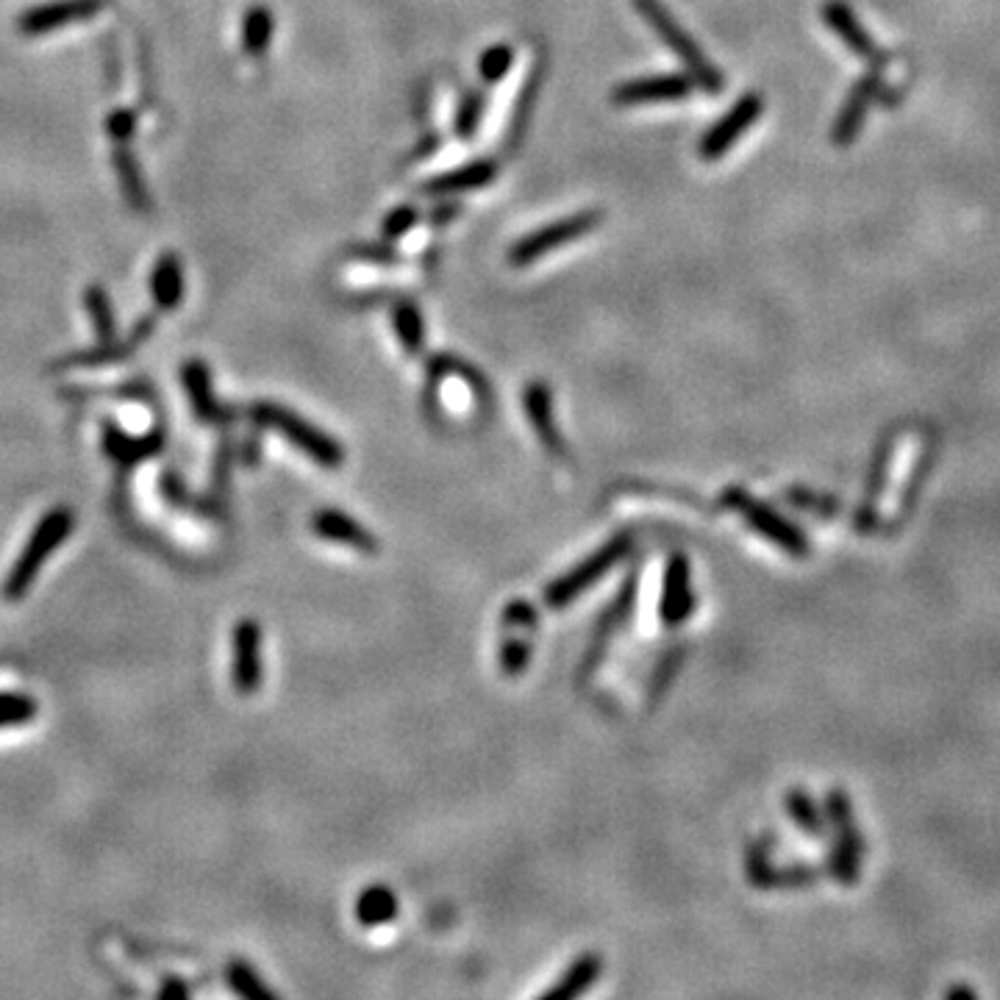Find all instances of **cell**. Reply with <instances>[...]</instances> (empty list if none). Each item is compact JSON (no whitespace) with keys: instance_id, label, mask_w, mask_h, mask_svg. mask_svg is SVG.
Returning a JSON list of instances; mask_svg holds the SVG:
<instances>
[{"instance_id":"obj_13","label":"cell","mask_w":1000,"mask_h":1000,"mask_svg":"<svg viewBox=\"0 0 1000 1000\" xmlns=\"http://www.w3.org/2000/svg\"><path fill=\"white\" fill-rule=\"evenodd\" d=\"M262 631L256 620H240L234 631V687L240 696H253L262 683Z\"/></svg>"},{"instance_id":"obj_30","label":"cell","mask_w":1000,"mask_h":1000,"mask_svg":"<svg viewBox=\"0 0 1000 1000\" xmlns=\"http://www.w3.org/2000/svg\"><path fill=\"white\" fill-rule=\"evenodd\" d=\"M531 662V645L526 640H512L506 636L504 647H501V667H504V676H520L522 670Z\"/></svg>"},{"instance_id":"obj_22","label":"cell","mask_w":1000,"mask_h":1000,"mask_svg":"<svg viewBox=\"0 0 1000 1000\" xmlns=\"http://www.w3.org/2000/svg\"><path fill=\"white\" fill-rule=\"evenodd\" d=\"M273 12L267 7H251L242 20V48L251 56H264L271 50L273 39Z\"/></svg>"},{"instance_id":"obj_4","label":"cell","mask_w":1000,"mask_h":1000,"mask_svg":"<svg viewBox=\"0 0 1000 1000\" xmlns=\"http://www.w3.org/2000/svg\"><path fill=\"white\" fill-rule=\"evenodd\" d=\"M723 504L731 506V509L737 512L745 522H748L754 531H759L765 540H770L773 545H779L781 551H786L790 556L803 559L809 553V542L792 526L786 517H781L779 512H773L767 504L750 497L743 486H728L723 495Z\"/></svg>"},{"instance_id":"obj_9","label":"cell","mask_w":1000,"mask_h":1000,"mask_svg":"<svg viewBox=\"0 0 1000 1000\" xmlns=\"http://www.w3.org/2000/svg\"><path fill=\"white\" fill-rule=\"evenodd\" d=\"M103 9V0H56V3H45V7H34L20 18L18 28L25 36H43L54 34V31L67 28V25L84 23V20L95 18Z\"/></svg>"},{"instance_id":"obj_31","label":"cell","mask_w":1000,"mask_h":1000,"mask_svg":"<svg viewBox=\"0 0 1000 1000\" xmlns=\"http://www.w3.org/2000/svg\"><path fill=\"white\" fill-rule=\"evenodd\" d=\"M134 128H137V114H134L131 108H117V112L108 114L106 131L108 139H112L117 148H126L128 139L134 137Z\"/></svg>"},{"instance_id":"obj_34","label":"cell","mask_w":1000,"mask_h":1000,"mask_svg":"<svg viewBox=\"0 0 1000 1000\" xmlns=\"http://www.w3.org/2000/svg\"><path fill=\"white\" fill-rule=\"evenodd\" d=\"M790 501L797 506H812V509H820L823 506V509H826V517H831L834 512H837V501H834V497H812L809 492L803 490H792Z\"/></svg>"},{"instance_id":"obj_21","label":"cell","mask_w":1000,"mask_h":1000,"mask_svg":"<svg viewBox=\"0 0 1000 1000\" xmlns=\"http://www.w3.org/2000/svg\"><path fill=\"white\" fill-rule=\"evenodd\" d=\"M497 168L495 162H473L468 168H459L453 173L437 175L426 184V192L432 195H445V192H464V189H475V186L492 184L495 179Z\"/></svg>"},{"instance_id":"obj_12","label":"cell","mask_w":1000,"mask_h":1000,"mask_svg":"<svg viewBox=\"0 0 1000 1000\" xmlns=\"http://www.w3.org/2000/svg\"><path fill=\"white\" fill-rule=\"evenodd\" d=\"M881 90H884V84H881L878 70L870 72L867 79H862L857 87H853L851 95H848V101H844L842 108H839L837 123H834V145L844 148V145H851L853 139L859 137L864 120H867L870 103L881 95Z\"/></svg>"},{"instance_id":"obj_27","label":"cell","mask_w":1000,"mask_h":1000,"mask_svg":"<svg viewBox=\"0 0 1000 1000\" xmlns=\"http://www.w3.org/2000/svg\"><path fill=\"white\" fill-rule=\"evenodd\" d=\"M228 984H231V989H234L237 995H242V998H276V992L264 987V984L258 981L256 973L248 965H242V962H234V965L228 967Z\"/></svg>"},{"instance_id":"obj_25","label":"cell","mask_w":1000,"mask_h":1000,"mask_svg":"<svg viewBox=\"0 0 1000 1000\" xmlns=\"http://www.w3.org/2000/svg\"><path fill=\"white\" fill-rule=\"evenodd\" d=\"M786 812H790V817L795 820L797 828H803V831L812 834V837H820L823 817H820V812H817L815 801H812L806 792L792 790L790 795H786Z\"/></svg>"},{"instance_id":"obj_7","label":"cell","mask_w":1000,"mask_h":1000,"mask_svg":"<svg viewBox=\"0 0 1000 1000\" xmlns=\"http://www.w3.org/2000/svg\"><path fill=\"white\" fill-rule=\"evenodd\" d=\"M826 809L831 823L837 826V842H834L831 853V873L839 884H853L859 878V864H862V837L857 831L853 823L851 803L848 795H842L839 790H834L826 801Z\"/></svg>"},{"instance_id":"obj_18","label":"cell","mask_w":1000,"mask_h":1000,"mask_svg":"<svg viewBox=\"0 0 1000 1000\" xmlns=\"http://www.w3.org/2000/svg\"><path fill=\"white\" fill-rule=\"evenodd\" d=\"M600 970H604V962H600V958L595 956V953H587V956L575 958L573 965L567 967V973H564V976L559 978V981L553 984L551 989H545V992H542V998H545V1000L578 998V995H584L589 987H593L595 978H598Z\"/></svg>"},{"instance_id":"obj_26","label":"cell","mask_w":1000,"mask_h":1000,"mask_svg":"<svg viewBox=\"0 0 1000 1000\" xmlns=\"http://www.w3.org/2000/svg\"><path fill=\"white\" fill-rule=\"evenodd\" d=\"M87 309H90V318L95 323L97 336H101L103 345L114 340V314H112V303H108V295L103 292L101 287H90L87 289Z\"/></svg>"},{"instance_id":"obj_33","label":"cell","mask_w":1000,"mask_h":1000,"mask_svg":"<svg viewBox=\"0 0 1000 1000\" xmlns=\"http://www.w3.org/2000/svg\"><path fill=\"white\" fill-rule=\"evenodd\" d=\"M414 222H417V211H414L412 206L395 209L390 217H387V222H383V237H387V240H398L401 234H406Z\"/></svg>"},{"instance_id":"obj_24","label":"cell","mask_w":1000,"mask_h":1000,"mask_svg":"<svg viewBox=\"0 0 1000 1000\" xmlns=\"http://www.w3.org/2000/svg\"><path fill=\"white\" fill-rule=\"evenodd\" d=\"M392 323H395V331L406 350L417 354L426 345V325H423V318L412 303H398L395 312H392Z\"/></svg>"},{"instance_id":"obj_1","label":"cell","mask_w":1000,"mask_h":1000,"mask_svg":"<svg viewBox=\"0 0 1000 1000\" xmlns=\"http://www.w3.org/2000/svg\"><path fill=\"white\" fill-rule=\"evenodd\" d=\"M634 7L636 12L645 18V23L659 34L662 43H665L667 48L683 61V67L692 72L696 84L701 87L703 92H709V95H720V92H723V76H720V70L703 56V50L698 48L696 39L678 25V20L662 7V0H634Z\"/></svg>"},{"instance_id":"obj_11","label":"cell","mask_w":1000,"mask_h":1000,"mask_svg":"<svg viewBox=\"0 0 1000 1000\" xmlns=\"http://www.w3.org/2000/svg\"><path fill=\"white\" fill-rule=\"evenodd\" d=\"M696 611L692 593V567L681 553L670 559L665 570V593H662V620L665 625H681Z\"/></svg>"},{"instance_id":"obj_17","label":"cell","mask_w":1000,"mask_h":1000,"mask_svg":"<svg viewBox=\"0 0 1000 1000\" xmlns=\"http://www.w3.org/2000/svg\"><path fill=\"white\" fill-rule=\"evenodd\" d=\"M893 450H895V434H889V437L881 439V445L875 448L873 468H870V479H867V490H864V501H862V506L857 509V517H853V522H857L859 531H867V528L873 526L875 501H878V495L884 492V486H887L889 464H893Z\"/></svg>"},{"instance_id":"obj_6","label":"cell","mask_w":1000,"mask_h":1000,"mask_svg":"<svg viewBox=\"0 0 1000 1000\" xmlns=\"http://www.w3.org/2000/svg\"><path fill=\"white\" fill-rule=\"evenodd\" d=\"M600 220H604V215H598V211H582V215H570V217H564V220L551 222V226H545V228H540V231H533V234L522 237V240L512 248L509 262L515 264V267H526V264L548 256L551 251L564 248L567 242L589 234L593 228L600 226Z\"/></svg>"},{"instance_id":"obj_29","label":"cell","mask_w":1000,"mask_h":1000,"mask_svg":"<svg viewBox=\"0 0 1000 1000\" xmlns=\"http://www.w3.org/2000/svg\"><path fill=\"white\" fill-rule=\"evenodd\" d=\"M36 714L34 698L18 696V692H3L0 696V725L28 723Z\"/></svg>"},{"instance_id":"obj_5","label":"cell","mask_w":1000,"mask_h":1000,"mask_svg":"<svg viewBox=\"0 0 1000 1000\" xmlns=\"http://www.w3.org/2000/svg\"><path fill=\"white\" fill-rule=\"evenodd\" d=\"M629 548H631L629 533H623V537H614V540L606 542V545L598 548L593 556L584 559L582 564H575L570 573H564L559 582H553L551 587L545 589V604L551 606V609H562V606H567L570 600H575L582 593H587V589L593 587L595 582H600V578H604V575L609 573V570L614 567L620 559H625Z\"/></svg>"},{"instance_id":"obj_15","label":"cell","mask_w":1000,"mask_h":1000,"mask_svg":"<svg viewBox=\"0 0 1000 1000\" xmlns=\"http://www.w3.org/2000/svg\"><path fill=\"white\" fill-rule=\"evenodd\" d=\"M312 528L318 531V537L329 542H340V545L356 548V551L372 553L378 548L376 537L367 531L361 522H356L354 517H348L340 509H320L312 517Z\"/></svg>"},{"instance_id":"obj_8","label":"cell","mask_w":1000,"mask_h":1000,"mask_svg":"<svg viewBox=\"0 0 1000 1000\" xmlns=\"http://www.w3.org/2000/svg\"><path fill=\"white\" fill-rule=\"evenodd\" d=\"M761 108H765L761 95L748 92V95L739 97V101L734 103V106H731L728 112H725L706 134H703L701 157L706 159V162H717V159H723L725 153H728V150L734 148L739 139H743V134L748 131L756 120H759Z\"/></svg>"},{"instance_id":"obj_35","label":"cell","mask_w":1000,"mask_h":1000,"mask_svg":"<svg viewBox=\"0 0 1000 1000\" xmlns=\"http://www.w3.org/2000/svg\"><path fill=\"white\" fill-rule=\"evenodd\" d=\"M947 995H951V998H956V995H965V998H973V989H965V987H953V989H947Z\"/></svg>"},{"instance_id":"obj_23","label":"cell","mask_w":1000,"mask_h":1000,"mask_svg":"<svg viewBox=\"0 0 1000 1000\" xmlns=\"http://www.w3.org/2000/svg\"><path fill=\"white\" fill-rule=\"evenodd\" d=\"M184 387L186 392H189L195 409H198V414H204V417H220V406H217L215 395H211V378L206 365L189 361V365L184 367Z\"/></svg>"},{"instance_id":"obj_3","label":"cell","mask_w":1000,"mask_h":1000,"mask_svg":"<svg viewBox=\"0 0 1000 1000\" xmlns=\"http://www.w3.org/2000/svg\"><path fill=\"white\" fill-rule=\"evenodd\" d=\"M253 419L262 426L273 428L281 437H287L289 442L298 450H303L306 456H312L314 461H320L323 468H336L342 461V448L336 439H331L329 434H323L320 428H314L312 423H306L303 417H298L289 409L276 406V403H258L253 406Z\"/></svg>"},{"instance_id":"obj_19","label":"cell","mask_w":1000,"mask_h":1000,"mask_svg":"<svg viewBox=\"0 0 1000 1000\" xmlns=\"http://www.w3.org/2000/svg\"><path fill=\"white\" fill-rule=\"evenodd\" d=\"M150 292L159 309H173L184 298V271H181V258L175 253H164L150 273Z\"/></svg>"},{"instance_id":"obj_20","label":"cell","mask_w":1000,"mask_h":1000,"mask_svg":"<svg viewBox=\"0 0 1000 1000\" xmlns=\"http://www.w3.org/2000/svg\"><path fill=\"white\" fill-rule=\"evenodd\" d=\"M398 917V898L390 887H383V884H376V887H367L365 893L359 895L356 900V920L367 929H376V926H383V922H390Z\"/></svg>"},{"instance_id":"obj_2","label":"cell","mask_w":1000,"mask_h":1000,"mask_svg":"<svg viewBox=\"0 0 1000 1000\" xmlns=\"http://www.w3.org/2000/svg\"><path fill=\"white\" fill-rule=\"evenodd\" d=\"M70 531H72V512L70 509H54L48 517L39 520V526L34 528V533H31L28 545L23 548L20 559L14 562L12 573H9L7 589H3L9 600H18L28 593V587L34 584V578H36V573L43 570V564L48 562L50 553H54L56 548H59L61 542L70 537Z\"/></svg>"},{"instance_id":"obj_28","label":"cell","mask_w":1000,"mask_h":1000,"mask_svg":"<svg viewBox=\"0 0 1000 1000\" xmlns=\"http://www.w3.org/2000/svg\"><path fill=\"white\" fill-rule=\"evenodd\" d=\"M512 65H515V50H512L509 45H495V48H490L481 56V79H484L486 84H497V81L504 79L506 72L512 70Z\"/></svg>"},{"instance_id":"obj_10","label":"cell","mask_w":1000,"mask_h":1000,"mask_svg":"<svg viewBox=\"0 0 1000 1000\" xmlns=\"http://www.w3.org/2000/svg\"><path fill=\"white\" fill-rule=\"evenodd\" d=\"M823 18H826L828 28H831L834 34L842 39L844 48L853 50V54L862 56V59L873 61V65L881 70V65H884L887 59H884V54L878 50L875 39L867 34V31H864V25L859 23V18L853 14V9L848 7L844 0H828L826 7H823Z\"/></svg>"},{"instance_id":"obj_32","label":"cell","mask_w":1000,"mask_h":1000,"mask_svg":"<svg viewBox=\"0 0 1000 1000\" xmlns=\"http://www.w3.org/2000/svg\"><path fill=\"white\" fill-rule=\"evenodd\" d=\"M479 120H481V95L470 92V95L464 97V101H461L459 120H456V128H459V137H464V139L473 137L475 128H479Z\"/></svg>"},{"instance_id":"obj_16","label":"cell","mask_w":1000,"mask_h":1000,"mask_svg":"<svg viewBox=\"0 0 1000 1000\" xmlns=\"http://www.w3.org/2000/svg\"><path fill=\"white\" fill-rule=\"evenodd\" d=\"M526 414L531 419L533 432L540 434L542 445H545L551 453H562L564 442L562 434H559L556 423H553V401H551V390H548L542 381H533L526 387Z\"/></svg>"},{"instance_id":"obj_14","label":"cell","mask_w":1000,"mask_h":1000,"mask_svg":"<svg viewBox=\"0 0 1000 1000\" xmlns=\"http://www.w3.org/2000/svg\"><path fill=\"white\" fill-rule=\"evenodd\" d=\"M689 92H692L689 79L676 76V72H667V76H647V79L620 84L611 97H614V103H620V106H640V103L681 101Z\"/></svg>"}]
</instances>
